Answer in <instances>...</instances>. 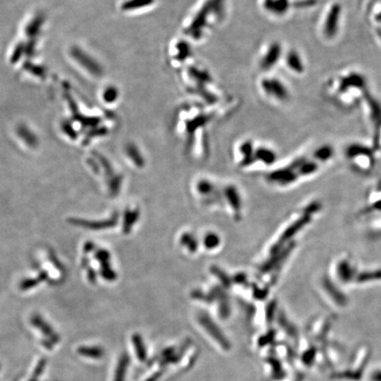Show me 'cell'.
Returning a JSON list of instances; mask_svg holds the SVG:
<instances>
[{"label": "cell", "mask_w": 381, "mask_h": 381, "mask_svg": "<svg viewBox=\"0 0 381 381\" xmlns=\"http://www.w3.org/2000/svg\"><path fill=\"white\" fill-rule=\"evenodd\" d=\"M341 15L340 5H335L329 11L327 21H326L325 33L326 36L332 38L337 31L338 23H339Z\"/></svg>", "instance_id": "3"}, {"label": "cell", "mask_w": 381, "mask_h": 381, "mask_svg": "<svg viewBox=\"0 0 381 381\" xmlns=\"http://www.w3.org/2000/svg\"><path fill=\"white\" fill-rule=\"evenodd\" d=\"M130 365V356L127 353L124 352L118 359L117 368L115 371L114 381L126 380L127 371Z\"/></svg>", "instance_id": "5"}, {"label": "cell", "mask_w": 381, "mask_h": 381, "mask_svg": "<svg viewBox=\"0 0 381 381\" xmlns=\"http://www.w3.org/2000/svg\"><path fill=\"white\" fill-rule=\"evenodd\" d=\"M273 338L274 333H270L267 335H265V337H262L261 339L259 340V345H260V347H264L265 345H267V344L271 343V341H272Z\"/></svg>", "instance_id": "10"}, {"label": "cell", "mask_w": 381, "mask_h": 381, "mask_svg": "<svg viewBox=\"0 0 381 381\" xmlns=\"http://www.w3.org/2000/svg\"><path fill=\"white\" fill-rule=\"evenodd\" d=\"M332 151L330 148H321L317 151L316 157L319 159L326 160L331 157Z\"/></svg>", "instance_id": "9"}, {"label": "cell", "mask_w": 381, "mask_h": 381, "mask_svg": "<svg viewBox=\"0 0 381 381\" xmlns=\"http://www.w3.org/2000/svg\"><path fill=\"white\" fill-rule=\"evenodd\" d=\"M280 55H281V47H280V45L278 44L271 45L270 50L267 51L263 60H262V66L264 68H270V67L276 65V63L279 60Z\"/></svg>", "instance_id": "4"}, {"label": "cell", "mask_w": 381, "mask_h": 381, "mask_svg": "<svg viewBox=\"0 0 381 381\" xmlns=\"http://www.w3.org/2000/svg\"><path fill=\"white\" fill-rule=\"evenodd\" d=\"M287 63L288 66L291 67L294 72L301 73L303 72V64H302V61L297 53L295 51H291L289 53L287 56Z\"/></svg>", "instance_id": "7"}, {"label": "cell", "mask_w": 381, "mask_h": 381, "mask_svg": "<svg viewBox=\"0 0 381 381\" xmlns=\"http://www.w3.org/2000/svg\"><path fill=\"white\" fill-rule=\"evenodd\" d=\"M265 92L276 97L278 100H285L288 97V91L278 80H266L262 83Z\"/></svg>", "instance_id": "2"}, {"label": "cell", "mask_w": 381, "mask_h": 381, "mask_svg": "<svg viewBox=\"0 0 381 381\" xmlns=\"http://www.w3.org/2000/svg\"><path fill=\"white\" fill-rule=\"evenodd\" d=\"M199 321L200 325L206 329L210 337H213V339L221 346L222 350H231V346L230 341H228L227 337L222 334L221 329L216 326L215 323L210 319L209 316L202 313V315L199 316Z\"/></svg>", "instance_id": "1"}, {"label": "cell", "mask_w": 381, "mask_h": 381, "mask_svg": "<svg viewBox=\"0 0 381 381\" xmlns=\"http://www.w3.org/2000/svg\"><path fill=\"white\" fill-rule=\"evenodd\" d=\"M80 354L88 358H100L103 356V349L98 348V347H93V348H81L79 350Z\"/></svg>", "instance_id": "8"}, {"label": "cell", "mask_w": 381, "mask_h": 381, "mask_svg": "<svg viewBox=\"0 0 381 381\" xmlns=\"http://www.w3.org/2000/svg\"><path fill=\"white\" fill-rule=\"evenodd\" d=\"M132 341L133 348L135 350L136 356L139 361L145 362L146 359H147V350H146L145 343L142 340V337L138 334H133Z\"/></svg>", "instance_id": "6"}]
</instances>
